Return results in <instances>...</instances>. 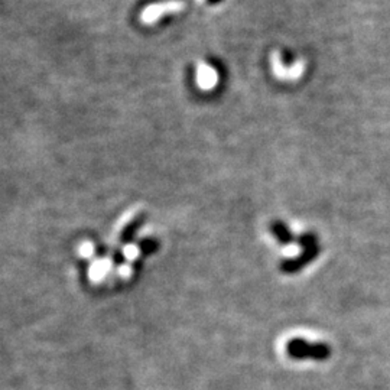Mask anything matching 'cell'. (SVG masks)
<instances>
[{"label": "cell", "mask_w": 390, "mask_h": 390, "mask_svg": "<svg viewBox=\"0 0 390 390\" xmlns=\"http://www.w3.org/2000/svg\"><path fill=\"white\" fill-rule=\"evenodd\" d=\"M300 245L302 248V253L294 259H288L281 263V271L283 274H297L302 271L307 264L314 262L320 253V243L316 236L311 231L304 233L300 237Z\"/></svg>", "instance_id": "6da1fadb"}, {"label": "cell", "mask_w": 390, "mask_h": 390, "mask_svg": "<svg viewBox=\"0 0 390 390\" xmlns=\"http://www.w3.org/2000/svg\"><path fill=\"white\" fill-rule=\"evenodd\" d=\"M286 354L294 360L312 358L324 361L331 356V347L325 343H308L307 339L295 337L286 343Z\"/></svg>", "instance_id": "7a4b0ae2"}, {"label": "cell", "mask_w": 390, "mask_h": 390, "mask_svg": "<svg viewBox=\"0 0 390 390\" xmlns=\"http://www.w3.org/2000/svg\"><path fill=\"white\" fill-rule=\"evenodd\" d=\"M182 9H184L182 2H174V0H173V2L152 5V6H148L143 11L142 20L144 23H154L168 12H178V11H182Z\"/></svg>", "instance_id": "3957f363"}, {"label": "cell", "mask_w": 390, "mask_h": 390, "mask_svg": "<svg viewBox=\"0 0 390 390\" xmlns=\"http://www.w3.org/2000/svg\"><path fill=\"white\" fill-rule=\"evenodd\" d=\"M197 80L201 88L204 90H211L215 87L217 81H218V74L214 68H211L210 65L201 64L199 67V72H197Z\"/></svg>", "instance_id": "277c9868"}, {"label": "cell", "mask_w": 390, "mask_h": 390, "mask_svg": "<svg viewBox=\"0 0 390 390\" xmlns=\"http://www.w3.org/2000/svg\"><path fill=\"white\" fill-rule=\"evenodd\" d=\"M271 230H272V234L276 237V240L283 246H288V245H290V243L295 241L294 233H292L290 229L281 220L274 222L271 226Z\"/></svg>", "instance_id": "5b68a950"}, {"label": "cell", "mask_w": 390, "mask_h": 390, "mask_svg": "<svg viewBox=\"0 0 390 390\" xmlns=\"http://www.w3.org/2000/svg\"><path fill=\"white\" fill-rule=\"evenodd\" d=\"M143 220H144V214H137L133 220H130L125 227L123 230H121L120 233V241L121 243H130L136 234V231L140 229V226L143 224Z\"/></svg>", "instance_id": "8992f818"}, {"label": "cell", "mask_w": 390, "mask_h": 390, "mask_svg": "<svg viewBox=\"0 0 390 390\" xmlns=\"http://www.w3.org/2000/svg\"><path fill=\"white\" fill-rule=\"evenodd\" d=\"M158 248H159L158 241H156V240H152V238H144V240H142V241L139 243V249H140V252H142L143 256L155 253V252L158 250Z\"/></svg>", "instance_id": "52a82bcc"}, {"label": "cell", "mask_w": 390, "mask_h": 390, "mask_svg": "<svg viewBox=\"0 0 390 390\" xmlns=\"http://www.w3.org/2000/svg\"><path fill=\"white\" fill-rule=\"evenodd\" d=\"M113 260H114L116 264H121V263H123L125 259H123V255H121L120 252H117V253L114 255V259H113Z\"/></svg>", "instance_id": "ba28073f"}, {"label": "cell", "mask_w": 390, "mask_h": 390, "mask_svg": "<svg viewBox=\"0 0 390 390\" xmlns=\"http://www.w3.org/2000/svg\"><path fill=\"white\" fill-rule=\"evenodd\" d=\"M207 2H210V4H215V2H218V0H207Z\"/></svg>", "instance_id": "9c48e42d"}]
</instances>
